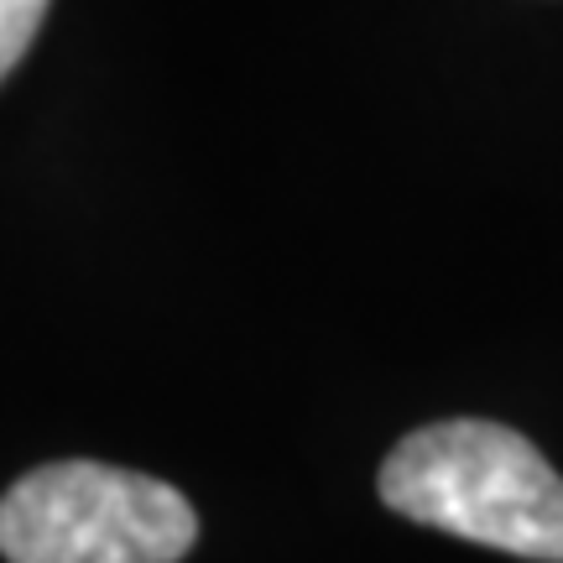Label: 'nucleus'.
<instances>
[{
	"mask_svg": "<svg viewBox=\"0 0 563 563\" xmlns=\"http://www.w3.org/2000/svg\"><path fill=\"white\" fill-rule=\"evenodd\" d=\"M194 543L188 496L141 470L58 460L0 496L5 563H178Z\"/></svg>",
	"mask_w": 563,
	"mask_h": 563,
	"instance_id": "obj_2",
	"label": "nucleus"
},
{
	"mask_svg": "<svg viewBox=\"0 0 563 563\" xmlns=\"http://www.w3.org/2000/svg\"><path fill=\"white\" fill-rule=\"evenodd\" d=\"M47 5L53 0H0V84L26 58V47L37 42L42 21H47Z\"/></svg>",
	"mask_w": 563,
	"mask_h": 563,
	"instance_id": "obj_3",
	"label": "nucleus"
},
{
	"mask_svg": "<svg viewBox=\"0 0 563 563\" xmlns=\"http://www.w3.org/2000/svg\"><path fill=\"white\" fill-rule=\"evenodd\" d=\"M382 501L464 543L563 563V475L517 428L449 418L407 433L382 464Z\"/></svg>",
	"mask_w": 563,
	"mask_h": 563,
	"instance_id": "obj_1",
	"label": "nucleus"
}]
</instances>
